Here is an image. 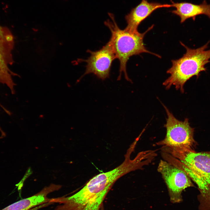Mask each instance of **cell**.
Segmentation results:
<instances>
[{
  "instance_id": "cell-2",
  "label": "cell",
  "mask_w": 210,
  "mask_h": 210,
  "mask_svg": "<svg viewBox=\"0 0 210 210\" xmlns=\"http://www.w3.org/2000/svg\"><path fill=\"white\" fill-rule=\"evenodd\" d=\"M111 20L108 19L104 24L110 30L111 37L109 40L112 45L116 59L120 62L119 74L117 80L121 78L122 73L124 74L125 79L132 83L128 76L126 69L127 62L129 58L134 55L142 53H148L160 57V56L148 50L145 46L143 39L145 34L153 27H149L143 33H133L124 29H121L116 21L114 15L108 13Z\"/></svg>"
},
{
  "instance_id": "cell-11",
  "label": "cell",
  "mask_w": 210,
  "mask_h": 210,
  "mask_svg": "<svg viewBox=\"0 0 210 210\" xmlns=\"http://www.w3.org/2000/svg\"><path fill=\"white\" fill-rule=\"evenodd\" d=\"M137 138H138L139 139V137L138 138V137ZM154 153H155V156L156 155V153H155V152H154Z\"/></svg>"
},
{
  "instance_id": "cell-7",
  "label": "cell",
  "mask_w": 210,
  "mask_h": 210,
  "mask_svg": "<svg viewBox=\"0 0 210 210\" xmlns=\"http://www.w3.org/2000/svg\"><path fill=\"white\" fill-rule=\"evenodd\" d=\"M14 38L9 29L0 25V83L6 84L12 94L15 93L12 76L17 75L11 71L9 66L13 63L12 51Z\"/></svg>"
},
{
  "instance_id": "cell-3",
  "label": "cell",
  "mask_w": 210,
  "mask_h": 210,
  "mask_svg": "<svg viewBox=\"0 0 210 210\" xmlns=\"http://www.w3.org/2000/svg\"><path fill=\"white\" fill-rule=\"evenodd\" d=\"M209 43L197 49H191L180 42L186 52L181 57L172 61V66L167 71L170 76L163 83L166 89L174 85L176 90H179L183 93L186 82L193 76H198L200 72L206 70L204 66L210 62V50H205Z\"/></svg>"
},
{
  "instance_id": "cell-10",
  "label": "cell",
  "mask_w": 210,
  "mask_h": 210,
  "mask_svg": "<svg viewBox=\"0 0 210 210\" xmlns=\"http://www.w3.org/2000/svg\"><path fill=\"white\" fill-rule=\"evenodd\" d=\"M45 201L44 196L38 192L32 196L11 204L1 210H38L34 207L43 204Z\"/></svg>"
},
{
  "instance_id": "cell-1",
  "label": "cell",
  "mask_w": 210,
  "mask_h": 210,
  "mask_svg": "<svg viewBox=\"0 0 210 210\" xmlns=\"http://www.w3.org/2000/svg\"><path fill=\"white\" fill-rule=\"evenodd\" d=\"M164 158L184 171L197 185L199 210H210V151L169 149Z\"/></svg>"
},
{
  "instance_id": "cell-5",
  "label": "cell",
  "mask_w": 210,
  "mask_h": 210,
  "mask_svg": "<svg viewBox=\"0 0 210 210\" xmlns=\"http://www.w3.org/2000/svg\"><path fill=\"white\" fill-rule=\"evenodd\" d=\"M158 170L165 181L170 201L173 203L182 202L183 191L186 188L194 186L190 178L184 171L167 161L161 160Z\"/></svg>"
},
{
  "instance_id": "cell-8",
  "label": "cell",
  "mask_w": 210,
  "mask_h": 210,
  "mask_svg": "<svg viewBox=\"0 0 210 210\" xmlns=\"http://www.w3.org/2000/svg\"><path fill=\"white\" fill-rule=\"evenodd\" d=\"M171 7H172L171 4L150 2L147 0H142L139 4L132 9L125 16L127 25L125 29L132 32L137 33L139 24L154 11L161 8Z\"/></svg>"
},
{
  "instance_id": "cell-6",
  "label": "cell",
  "mask_w": 210,
  "mask_h": 210,
  "mask_svg": "<svg viewBox=\"0 0 210 210\" xmlns=\"http://www.w3.org/2000/svg\"><path fill=\"white\" fill-rule=\"evenodd\" d=\"M90 54L86 60H79L86 62V69L84 74L77 81L78 83L85 75L93 73L99 79L104 80L109 78L111 66L113 61L116 59L111 41L100 50L92 51L88 50Z\"/></svg>"
},
{
  "instance_id": "cell-9",
  "label": "cell",
  "mask_w": 210,
  "mask_h": 210,
  "mask_svg": "<svg viewBox=\"0 0 210 210\" xmlns=\"http://www.w3.org/2000/svg\"><path fill=\"white\" fill-rule=\"evenodd\" d=\"M171 1L172 7L175 8L171 12L180 17L181 23L191 18L194 20L196 17L200 15H205L210 18V4H207L206 0L200 4L185 2L175 3Z\"/></svg>"
},
{
  "instance_id": "cell-4",
  "label": "cell",
  "mask_w": 210,
  "mask_h": 210,
  "mask_svg": "<svg viewBox=\"0 0 210 210\" xmlns=\"http://www.w3.org/2000/svg\"><path fill=\"white\" fill-rule=\"evenodd\" d=\"M167 118L164 127L166 134L164 139L158 145H164L171 149L194 150L196 142L194 138V128L190 126L188 119L183 121L177 119L164 105Z\"/></svg>"
}]
</instances>
